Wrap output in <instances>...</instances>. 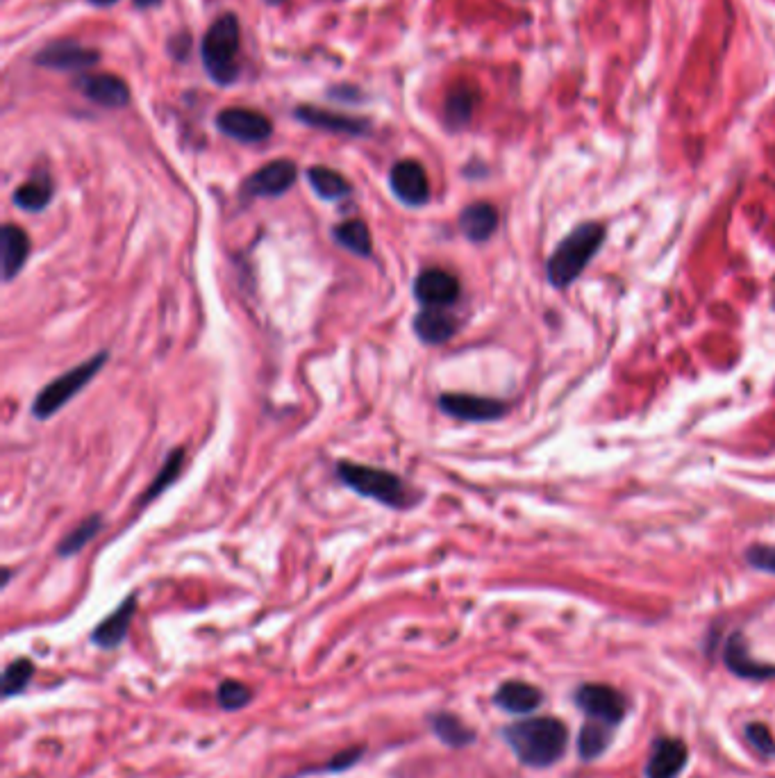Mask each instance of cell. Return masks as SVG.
<instances>
[{
    "instance_id": "obj_15",
    "label": "cell",
    "mask_w": 775,
    "mask_h": 778,
    "mask_svg": "<svg viewBox=\"0 0 775 778\" xmlns=\"http://www.w3.org/2000/svg\"><path fill=\"white\" fill-rule=\"evenodd\" d=\"M30 255V237L23 228L5 223L0 230V264H3V280L12 283L25 267Z\"/></svg>"
},
{
    "instance_id": "obj_9",
    "label": "cell",
    "mask_w": 775,
    "mask_h": 778,
    "mask_svg": "<svg viewBox=\"0 0 775 778\" xmlns=\"http://www.w3.org/2000/svg\"><path fill=\"white\" fill-rule=\"evenodd\" d=\"M460 294V280L446 269H425L414 280V296L423 308H450Z\"/></svg>"
},
{
    "instance_id": "obj_12",
    "label": "cell",
    "mask_w": 775,
    "mask_h": 778,
    "mask_svg": "<svg viewBox=\"0 0 775 778\" xmlns=\"http://www.w3.org/2000/svg\"><path fill=\"white\" fill-rule=\"evenodd\" d=\"M98 53L80 46L78 41H55L37 55V64L53 71H82L98 64Z\"/></svg>"
},
{
    "instance_id": "obj_16",
    "label": "cell",
    "mask_w": 775,
    "mask_h": 778,
    "mask_svg": "<svg viewBox=\"0 0 775 778\" xmlns=\"http://www.w3.org/2000/svg\"><path fill=\"white\" fill-rule=\"evenodd\" d=\"M80 91L89 101L103 107H112V110H119V107H125L130 101L128 85H125L119 76H112V73L85 76L80 80Z\"/></svg>"
},
{
    "instance_id": "obj_32",
    "label": "cell",
    "mask_w": 775,
    "mask_h": 778,
    "mask_svg": "<svg viewBox=\"0 0 775 778\" xmlns=\"http://www.w3.org/2000/svg\"><path fill=\"white\" fill-rule=\"evenodd\" d=\"M746 562L750 567L766 571V574H775V546L771 544L748 546Z\"/></svg>"
},
{
    "instance_id": "obj_24",
    "label": "cell",
    "mask_w": 775,
    "mask_h": 778,
    "mask_svg": "<svg viewBox=\"0 0 775 778\" xmlns=\"http://www.w3.org/2000/svg\"><path fill=\"white\" fill-rule=\"evenodd\" d=\"M430 728L437 738L448 744V747H469V744L475 740V733L466 726L460 717L450 715V713H437L430 717Z\"/></svg>"
},
{
    "instance_id": "obj_8",
    "label": "cell",
    "mask_w": 775,
    "mask_h": 778,
    "mask_svg": "<svg viewBox=\"0 0 775 778\" xmlns=\"http://www.w3.org/2000/svg\"><path fill=\"white\" fill-rule=\"evenodd\" d=\"M439 410L453 419L482 424V421H496L503 417L507 412V405L498 399H489V396L441 394Z\"/></svg>"
},
{
    "instance_id": "obj_31",
    "label": "cell",
    "mask_w": 775,
    "mask_h": 778,
    "mask_svg": "<svg viewBox=\"0 0 775 778\" xmlns=\"http://www.w3.org/2000/svg\"><path fill=\"white\" fill-rule=\"evenodd\" d=\"M250 699H253V692H250L244 683L232 681V678L223 681L219 685V690H216V701H219V706L223 710H228V713L244 708L246 703H250Z\"/></svg>"
},
{
    "instance_id": "obj_35",
    "label": "cell",
    "mask_w": 775,
    "mask_h": 778,
    "mask_svg": "<svg viewBox=\"0 0 775 778\" xmlns=\"http://www.w3.org/2000/svg\"><path fill=\"white\" fill-rule=\"evenodd\" d=\"M132 3H135L137 7H141V10H146V7H155V5H160L162 0H132Z\"/></svg>"
},
{
    "instance_id": "obj_27",
    "label": "cell",
    "mask_w": 775,
    "mask_h": 778,
    "mask_svg": "<svg viewBox=\"0 0 775 778\" xmlns=\"http://www.w3.org/2000/svg\"><path fill=\"white\" fill-rule=\"evenodd\" d=\"M478 94L471 87H457L446 98V121L450 128H464L471 121Z\"/></svg>"
},
{
    "instance_id": "obj_18",
    "label": "cell",
    "mask_w": 775,
    "mask_h": 778,
    "mask_svg": "<svg viewBox=\"0 0 775 778\" xmlns=\"http://www.w3.org/2000/svg\"><path fill=\"white\" fill-rule=\"evenodd\" d=\"M296 117L307 123L312 128H321L328 132H337V135H353L360 137L364 132H369V123L364 119H355V117H346V114H335V112H325L319 110V107L312 105H303L296 110Z\"/></svg>"
},
{
    "instance_id": "obj_13",
    "label": "cell",
    "mask_w": 775,
    "mask_h": 778,
    "mask_svg": "<svg viewBox=\"0 0 775 778\" xmlns=\"http://www.w3.org/2000/svg\"><path fill=\"white\" fill-rule=\"evenodd\" d=\"M137 612V597L130 594L128 599H123V603L116 608L112 615H107L103 622H100L94 633H91V642L96 644L98 649H116L119 644L125 640V635L130 631L132 619H135Z\"/></svg>"
},
{
    "instance_id": "obj_30",
    "label": "cell",
    "mask_w": 775,
    "mask_h": 778,
    "mask_svg": "<svg viewBox=\"0 0 775 778\" xmlns=\"http://www.w3.org/2000/svg\"><path fill=\"white\" fill-rule=\"evenodd\" d=\"M32 674H35V667L28 658H19L10 662L3 672V697H16L21 694L25 688H28L32 681Z\"/></svg>"
},
{
    "instance_id": "obj_1",
    "label": "cell",
    "mask_w": 775,
    "mask_h": 778,
    "mask_svg": "<svg viewBox=\"0 0 775 778\" xmlns=\"http://www.w3.org/2000/svg\"><path fill=\"white\" fill-rule=\"evenodd\" d=\"M507 747L528 767H550L569 747V728L562 719L535 717L507 726L503 731Z\"/></svg>"
},
{
    "instance_id": "obj_23",
    "label": "cell",
    "mask_w": 775,
    "mask_h": 778,
    "mask_svg": "<svg viewBox=\"0 0 775 778\" xmlns=\"http://www.w3.org/2000/svg\"><path fill=\"white\" fill-rule=\"evenodd\" d=\"M12 201L16 208L25 212H41L53 201V182H50L46 173L32 176L28 182H23V185L16 189Z\"/></svg>"
},
{
    "instance_id": "obj_21",
    "label": "cell",
    "mask_w": 775,
    "mask_h": 778,
    "mask_svg": "<svg viewBox=\"0 0 775 778\" xmlns=\"http://www.w3.org/2000/svg\"><path fill=\"white\" fill-rule=\"evenodd\" d=\"M725 665H728L737 676H744V678H769L775 674V667L762 665V662H757L748 656L744 637L739 633L732 635L728 644H725Z\"/></svg>"
},
{
    "instance_id": "obj_17",
    "label": "cell",
    "mask_w": 775,
    "mask_h": 778,
    "mask_svg": "<svg viewBox=\"0 0 775 778\" xmlns=\"http://www.w3.org/2000/svg\"><path fill=\"white\" fill-rule=\"evenodd\" d=\"M457 328H460V324H457L453 314L446 312V308H423L414 317L416 337L430 346L446 344L448 339L455 337Z\"/></svg>"
},
{
    "instance_id": "obj_22",
    "label": "cell",
    "mask_w": 775,
    "mask_h": 778,
    "mask_svg": "<svg viewBox=\"0 0 775 778\" xmlns=\"http://www.w3.org/2000/svg\"><path fill=\"white\" fill-rule=\"evenodd\" d=\"M332 237L339 246H344L346 251H350L357 258H371L373 253V239H371V230L360 219H350L344 223H337L332 228Z\"/></svg>"
},
{
    "instance_id": "obj_7",
    "label": "cell",
    "mask_w": 775,
    "mask_h": 778,
    "mask_svg": "<svg viewBox=\"0 0 775 778\" xmlns=\"http://www.w3.org/2000/svg\"><path fill=\"white\" fill-rule=\"evenodd\" d=\"M216 128L230 139L244 144H260L271 137L273 126L262 112L248 110V107H228L216 117Z\"/></svg>"
},
{
    "instance_id": "obj_10",
    "label": "cell",
    "mask_w": 775,
    "mask_h": 778,
    "mask_svg": "<svg viewBox=\"0 0 775 778\" xmlns=\"http://www.w3.org/2000/svg\"><path fill=\"white\" fill-rule=\"evenodd\" d=\"M391 192L400 203L410 208H421L430 201V180L428 173L416 160H400L389 173Z\"/></svg>"
},
{
    "instance_id": "obj_2",
    "label": "cell",
    "mask_w": 775,
    "mask_h": 778,
    "mask_svg": "<svg viewBox=\"0 0 775 778\" xmlns=\"http://www.w3.org/2000/svg\"><path fill=\"white\" fill-rule=\"evenodd\" d=\"M605 242V228L600 223H580L566 235L546 264L548 283L566 289L582 276V271L594 260L598 248Z\"/></svg>"
},
{
    "instance_id": "obj_33",
    "label": "cell",
    "mask_w": 775,
    "mask_h": 778,
    "mask_svg": "<svg viewBox=\"0 0 775 778\" xmlns=\"http://www.w3.org/2000/svg\"><path fill=\"white\" fill-rule=\"evenodd\" d=\"M746 738L753 747L762 753V756H771L775 753V740L773 733L764 724H748L746 726Z\"/></svg>"
},
{
    "instance_id": "obj_19",
    "label": "cell",
    "mask_w": 775,
    "mask_h": 778,
    "mask_svg": "<svg viewBox=\"0 0 775 778\" xmlns=\"http://www.w3.org/2000/svg\"><path fill=\"white\" fill-rule=\"evenodd\" d=\"M498 228V210L491 203H471L460 214V230L473 244H485Z\"/></svg>"
},
{
    "instance_id": "obj_11",
    "label": "cell",
    "mask_w": 775,
    "mask_h": 778,
    "mask_svg": "<svg viewBox=\"0 0 775 778\" xmlns=\"http://www.w3.org/2000/svg\"><path fill=\"white\" fill-rule=\"evenodd\" d=\"M296 164L291 160H273L248 176L241 192L248 198H275L287 194L296 182Z\"/></svg>"
},
{
    "instance_id": "obj_28",
    "label": "cell",
    "mask_w": 775,
    "mask_h": 778,
    "mask_svg": "<svg viewBox=\"0 0 775 778\" xmlns=\"http://www.w3.org/2000/svg\"><path fill=\"white\" fill-rule=\"evenodd\" d=\"M100 528H103V519H100V515H89L80 526H75L73 531L57 544V556L69 558L75 556V553H80L100 533Z\"/></svg>"
},
{
    "instance_id": "obj_26",
    "label": "cell",
    "mask_w": 775,
    "mask_h": 778,
    "mask_svg": "<svg viewBox=\"0 0 775 778\" xmlns=\"http://www.w3.org/2000/svg\"><path fill=\"white\" fill-rule=\"evenodd\" d=\"M612 731H614V726H610V724L587 719L585 726H582V731H580V738H578L580 758H585V760L598 758L600 753L607 749V744H610Z\"/></svg>"
},
{
    "instance_id": "obj_29",
    "label": "cell",
    "mask_w": 775,
    "mask_h": 778,
    "mask_svg": "<svg viewBox=\"0 0 775 778\" xmlns=\"http://www.w3.org/2000/svg\"><path fill=\"white\" fill-rule=\"evenodd\" d=\"M182 465H185V449H173L169 455H166L164 465L160 469V474L155 476L153 483H150L148 492L141 496V503H150L153 499H157L164 490H169V487L178 480L180 471H182Z\"/></svg>"
},
{
    "instance_id": "obj_6",
    "label": "cell",
    "mask_w": 775,
    "mask_h": 778,
    "mask_svg": "<svg viewBox=\"0 0 775 778\" xmlns=\"http://www.w3.org/2000/svg\"><path fill=\"white\" fill-rule=\"evenodd\" d=\"M575 703L582 708L587 719H594V722L616 726L625 717V697L619 690L610 688V685H582L575 692Z\"/></svg>"
},
{
    "instance_id": "obj_3",
    "label": "cell",
    "mask_w": 775,
    "mask_h": 778,
    "mask_svg": "<svg viewBox=\"0 0 775 778\" xmlns=\"http://www.w3.org/2000/svg\"><path fill=\"white\" fill-rule=\"evenodd\" d=\"M337 476L348 490L364 496V499L378 501L387 508L407 510L419 501V494H416L403 478L391 474L387 469L341 460L337 465Z\"/></svg>"
},
{
    "instance_id": "obj_20",
    "label": "cell",
    "mask_w": 775,
    "mask_h": 778,
    "mask_svg": "<svg viewBox=\"0 0 775 778\" xmlns=\"http://www.w3.org/2000/svg\"><path fill=\"white\" fill-rule=\"evenodd\" d=\"M544 701V694L539 688L523 681H507L500 685L494 694V703L498 708H503L505 713L514 715H528L532 710H537Z\"/></svg>"
},
{
    "instance_id": "obj_14",
    "label": "cell",
    "mask_w": 775,
    "mask_h": 778,
    "mask_svg": "<svg viewBox=\"0 0 775 778\" xmlns=\"http://www.w3.org/2000/svg\"><path fill=\"white\" fill-rule=\"evenodd\" d=\"M689 751L687 744L675 738H662L653 744L650 751L646 778H675L687 765Z\"/></svg>"
},
{
    "instance_id": "obj_34",
    "label": "cell",
    "mask_w": 775,
    "mask_h": 778,
    "mask_svg": "<svg viewBox=\"0 0 775 778\" xmlns=\"http://www.w3.org/2000/svg\"><path fill=\"white\" fill-rule=\"evenodd\" d=\"M362 753H364L362 747H353V749L341 751V753H337L335 758L328 760V765H323L319 772H344V769L353 767L357 760L362 758Z\"/></svg>"
},
{
    "instance_id": "obj_4",
    "label": "cell",
    "mask_w": 775,
    "mask_h": 778,
    "mask_svg": "<svg viewBox=\"0 0 775 778\" xmlns=\"http://www.w3.org/2000/svg\"><path fill=\"white\" fill-rule=\"evenodd\" d=\"M239 48H241V28L237 14H223L216 19L210 30L205 32L203 44H200V57H203L205 71L216 85L228 87L239 76Z\"/></svg>"
},
{
    "instance_id": "obj_36",
    "label": "cell",
    "mask_w": 775,
    "mask_h": 778,
    "mask_svg": "<svg viewBox=\"0 0 775 778\" xmlns=\"http://www.w3.org/2000/svg\"><path fill=\"white\" fill-rule=\"evenodd\" d=\"M89 3L96 5V7H110L114 3H119V0H89Z\"/></svg>"
},
{
    "instance_id": "obj_25",
    "label": "cell",
    "mask_w": 775,
    "mask_h": 778,
    "mask_svg": "<svg viewBox=\"0 0 775 778\" xmlns=\"http://www.w3.org/2000/svg\"><path fill=\"white\" fill-rule=\"evenodd\" d=\"M307 180H310L316 196H321L323 201H339V198L350 194V182L335 169L312 167L307 171Z\"/></svg>"
},
{
    "instance_id": "obj_5",
    "label": "cell",
    "mask_w": 775,
    "mask_h": 778,
    "mask_svg": "<svg viewBox=\"0 0 775 778\" xmlns=\"http://www.w3.org/2000/svg\"><path fill=\"white\" fill-rule=\"evenodd\" d=\"M107 358H110V353L100 351L91 360L78 364V367L69 369L66 374L57 376L55 380H50V383L37 394V399L32 401V415L37 419H48L53 417L55 412H60L75 394H80L82 389H85V385L91 383V378L103 369Z\"/></svg>"
}]
</instances>
